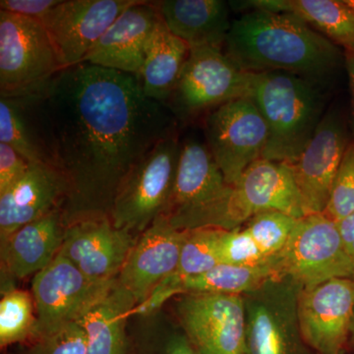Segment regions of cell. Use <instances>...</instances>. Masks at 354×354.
I'll list each match as a JSON object with an SVG mask.
<instances>
[{"label": "cell", "instance_id": "cell-1", "mask_svg": "<svg viewBox=\"0 0 354 354\" xmlns=\"http://www.w3.org/2000/svg\"><path fill=\"white\" fill-rule=\"evenodd\" d=\"M23 97L48 164L83 209H111L116 192L140 160L167 137L177 120L147 97L137 77L81 64L60 71Z\"/></svg>", "mask_w": 354, "mask_h": 354}, {"label": "cell", "instance_id": "cell-2", "mask_svg": "<svg viewBox=\"0 0 354 354\" xmlns=\"http://www.w3.org/2000/svg\"><path fill=\"white\" fill-rule=\"evenodd\" d=\"M223 51L249 73L288 72L319 84L344 64V50L301 18L264 9L232 21Z\"/></svg>", "mask_w": 354, "mask_h": 354}, {"label": "cell", "instance_id": "cell-3", "mask_svg": "<svg viewBox=\"0 0 354 354\" xmlns=\"http://www.w3.org/2000/svg\"><path fill=\"white\" fill-rule=\"evenodd\" d=\"M249 97L269 129L263 158L292 165L322 120L320 84L288 72H264L254 74Z\"/></svg>", "mask_w": 354, "mask_h": 354}, {"label": "cell", "instance_id": "cell-4", "mask_svg": "<svg viewBox=\"0 0 354 354\" xmlns=\"http://www.w3.org/2000/svg\"><path fill=\"white\" fill-rule=\"evenodd\" d=\"M268 211L283 212L295 218L305 216L291 165L261 158L230 185L227 194L198 220L194 228L232 230Z\"/></svg>", "mask_w": 354, "mask_h": 354}, {"label": "cell", "instance_id": "cell-5", "mask_svg": "<svg viewBox=\"0 0 354 354\" xmlns=\"http://www.w3.org/2000/svg\"><path fill=\"white\" fill-rule=\"evenodd\" d=\"M180 151L177 134L167 137L133 167L111 204V221L114 227L141 234L164 215L176 180Z\"/></svg>", "mask_w": 354, "mask_h": 354}, {"label": "cell", "instance_id": "cell-6", "mask_svg": "<svg viewBox=\"0 0 354 354\" xmlns=\"http://www.w3.org/2000/svg\"><path fill=\"white\" fill-rule=\"evenodd\" d=\"M64 69L41 21L0 11V97L32 94Z\"/></svg>", "mask_w": 354, "mask_h": 354}, {"label": "cell", "instance_id": "cell-7", "mask_svg": "<svg viewBox=\"0 0 354 354\" xmlns=\"http://www.w3.org/2000/svg\"><path fill=\"white\" fill-rule=\"evenodd\" d=\"M271 262L279 279L290 277L302 290L330 279H354V263L337 221L324 213L298 218L288 243Z\"/></svg>", "mask_w": 354, "mask_h": 354}, {"label": "cell", "instance_id": "cell-8", "mask_svg": "<svg viewBox=\"0 0 354 354\" xmlns=\"http://www.w3.org/2000/svg\"><path fill=\"white\" fill-rule=\"evenodd\" d=\"M253 76L221 48H192L167 106L177 120H193L227 102L249 97Z\"/></svg>", "mask_w": 354, "mask_h": 354}, {"label": "cell", "instance_id": "cell-9", "mask_svg": "<svg viewBox=\"0 0 354 354\" xmlns=\"http://www.w3.org/2000/svg\"><path fill=\"white\" fill-rule=\"evenodd\" d=\"M206 145L228 185L263 158L269 140L267 123L250 97L234 100L205 118Z\"/></svg>", "mask_w": 354, "mask_h": 354}, {"label": "cell", "instance_id": "cell-10", "mask_svg": "<svg viewBox=\"0 0 354 354\" xmlns=\"http://www.w3.org/2000/svg\"><path fill=\"white\" fill-rule=\"evenodd\" d=\"M116 279L94 281L58 254L32 279V295L37 315L34 337L41 339L70 323L80 321L109 292Z\"/></svg>", "mask_w": 354, "mask_h": 354}, {"label": "cell", "instance_id": "cell-11", "mask_svg": "<svg viewBox=\"0 0 354 354\" xmlns=\"http://www.w3.org/2000/svg\"><path fill=\"white\" fill-rule=\"evenodd\" d=\"M178 316L198 354H246L245 307L241 295H185Z\"/></svg>", "mask_w": 354, "mask_h": 354}, {"label": "cell", "instance_id": "cell-12", "mask_svg": "<svg viewBox=\"0 0 354 354\" xmlns=\"http://www.w3.org/2000/svg\"><path fill=\"white\" fill-rule=\"evenodd\" d=\"M138 0H66L41 18L64 69L86 57L114 21Z\"/></svg>", "mask_w": 354, "mask_h": 354}, {"label": "cell", "instance_id": "cell-13", "mask_svg": "<svg viewBox=\"0 0 354 354\" xmlns=\"http://www.w3.org/2000/svg\"><path fill=\"white\" fill-rule=\"evenodd\" d=\"M351 141L344 115L324 114L313 137L291 165L304 215L324 213L342 158Z\"/></svg>", "mask_w": 354, "mask_h": 354}, {"label": "cell", "instance_id": "cell-14", "mask_svg": "<svg viewBox=\"0 0 354 354\" xmlns=\"http://www.w3.org/2000/svg\"><path fill=\"white\" fill-rule=\"evenodd\" d=\"M228 188L206 144L194 139L184 141L171 199L162 216L177 230H192Z\"/></svg>", "mask_w": 354, "mask_h": 354}, {"label": "cell", "instance_id": "cell-15", "mask_svg": "<svg viewBox=\"0 0 354 354\" xmlns=\"http://www.w3.org/2000/svg\"><path fill=\"white\" fill-rule=\"evenodd\" d=\"M354 317V279H334L304 288L297 318L304 341L320 354H342L351 339Z\"/></svg>", "mask_w": 354, "mask_h": 354}, {"label": "cell", "instance_id": "cell-16", "mask_svg": "<svg viewBox=\"0 0 354 354\" xmlns=\"http://www.w3.org/2000/svg\"><path fill=\"white\" fill-rule=\"evenodd\" d=\"M184 235L185 230H177L165 216H158L139 235L118 278L134 298L136 307L165 279L176 274Z\"/></svg>", "mask_w": 354, "mask_h": 354}, {"label": "cell", "instance_id": "cell-17", "mask_svg": "<svg viewBox=\"0 0 354 354\" xmlns=\"http://www.w3.org/2000/svg\"><path fill=\"white\" fill-rule=\"evenodd\" d=\"M136 241L131 232L114 227L111 218H84L66 227L58 254L88 278L111 281L118 278Z\"/></svg>", "mask_w": 354, "mask_h": 354}, {"label": "cell", "instance_id": "cell-18", "mask_svg": "<svg viewBox=\"0 0 354 354\" xmlns=\"http://www.w3.org/2000/svg\"><path fill=\"white\" fill-rule=\"evenodd\" d=\"M160 21L155 2L138 1L127 9L86 57V64L138 78L147 46Z\"/></svg>", "mask_w": 354, "mask_h": 354}, {"label": "cell", "instance_id": "cell-19", "mask_svg": "<svg viewBox=\"0 0 354 354\" xmlns=\"http://www.w3.org/2000/svg\"><path fill=\"white\" fill-rule=\"evenodd\" d=\"M68 194V184L55 167L30 164L25 176L0 195L1 243L19 228L59 209Z\"/></svg>", "mask_w": 354, "mask_h": 354}, {"label": "cell", "instance_id": "cell-20", "mask_svg": "<svg viewBox=\"0 0 354 354\" xmlns=\"http://www.w3.org/2000/svg\"><path fill=\"white\" fill-rule=\"evenodd\" d=\"M64 213L57 209L19 228L2 242V276L6 279H22L48 267L64 243Z\"/></svg>", "mask_w": 354, "mask_h": 354}, {"label": "cell", "instance_id": "cell-21", "mask_svg": "<svg viewBox=\"0 0 354 354\" xmlns=\"http://www.w3.org/2000/svg\"><path fill=\"white\" fill-rule=\"evenodd\" d=\"M162 22L192 48L211 46L223 50L232 27L230 4L223 0L155 1Z\"/></svg>", "mask_w": 354, "mask_h": 354}, {"label": "cell", "instance_id": "cell-22", "mask_svg": "<svg viewBox=\"0 0 354 354\" xmlns=\"http://www.w3.org/2000/svg\"><path fill=\"white\" fill-rule=\"evenodd\" d=\"M189 53V46L174 36L160 18L149 41L145 62L138 77L144 94L167 106Z\"/></svg>", "mask_w": 354, "mask_h": 354}, {"label": "cell", "instance_id": "cell-23", "mask_svg": "<svg viewBox=\"0 0 354 354\" xmlns=\"http://www.w3.org/2000/svg\"><path fill=\"white\" fill-rule=\"evenodd\" d=\"M232 3L246 10L295 14L342 50H354V13L342 0H252Z\"/></svg>", "mask_w": 354, "mask_h": 354}, {"label": "cell", "instance_id": "cell-24", "mask_svg": "<svg viewBox=\"0 0 354 354\" xmlns=\"http://www.w3.org/2000/svg\"><path fill=\"white\" fill-rule=\"evenodd\" d=\"M279 279L271 259L259 266L218 264L213 269L195 276L165 279L160 285L171 297L195 293H221L241 295L263 288L270 281Z\"/></svg>", "mask_w": 354, "mask_h": 354}, {"label": "cell", "instance_id": "cell-25", "mask_svg": "<svg viewBox=\"0 0 354 354\" xmlns=\"http://www.w3.org/2000/svg\"><path fill=\"white\" fill-rule=\"evenodd\" d=\"M136 302L116 279L109 292L81 319L88 335L87 354H127L125 327Z\"/></svg>", "mask_w": 354, "mask_h": 354}, {"label": "cell", "instance_id": "cell-26", "mask_svg": "<svg viewBox=\"0 0 354 354\" xmlns=\"http://www.w3.org/2000/svg\"><path fill=\"white\" fill-rule=\"evenodd\" d=\"M0 143L10 146L30 164L50 165L38 127L23 97H0Z\"/></svg>", "mask_w": 354, "mask_h": 354}, {"label": "cell", "instance_id": "cell-27", "mask_svg": "<svg viewBox=\"0 0 354 354\" xmlns=\"http://www.w3.org/2000/svg\"><path fill=\"white\" fill-rule=\"evenodd\" d=\"M37 315L32 293L14 290L0 301V344L9 346L35 335Z\"/></svg>", "mask_w": 354, "mask_h": 354}, {"label": "cell", "instance_id": "cell-28", "mask_svg": "<svg viewBox=\"0 0 354 354\" xmlns=\"http://www.w3.org/2000/svg\"><path fill=\"white\" fill-rule=\"evenodd\" d=\"M225 230L200 227L185 230L181 246L177 277L203 274L221 264L218 246Z\"/></svg>", "mask_w": 354, "mask_h": 354}, {"label": "cell", "instance_id": "cell-29", "mask_svg": "<svg viewBox=\"0 0 354 354\" xmlns=\"http://www.w3.org/2000/svg\"><path fill=\"white\" fill-rule=\"evenodd\" d=\"M246 354H290L285 326L264 305L254 307L246 322Z\"/></svg>", "mask_w": 354, "mask_h": 354}, {"label": "cell", "instance_id": "cell-30", "mask_svg": "<svg viewBox=\"0 0 354 354\" xmlns=\"http://www.w3.org/2000/svg\"><path fill=\"white\" fill-rule=\"evenodd\" d=\"M298 218L279 211H268L254 216L243 225L268 259L283 250Z\"/></svg>", "mask_w": 354, "mask_h": 354}, {"label": "cell", "instance_id": "cell-31", "mask_svg": "<svg viewBox=\"0 0 354 354\" xmlns=\"http://www.w3.org/2000/svg\"><path fill=\"white\" fill-rule=\"evenodd\" d=\"M354 213V144L346 149L324 214L339 221Z\"/></svg>", "mask_w": 354, "mask_h": 354}, {"label": "cell", "instance_id": "cell-32", "mask_svg": "<svg viewBox=\"0 0 354 354\" xmlns=\"http://www.w3.org/2000/svg\"><path fill=\"white\" fill-rule=\"evenodd\" d=\"M221 264L234 266H259L265 264L267 257L243 227L225 230L218 246Z\"/></svg>", "mask_w": 354, "mask_h": 354}, {"label": "cell", "instance_id": "cell-33", "mask_svg": "<svg viewBox=\"0 0 354 354\" xmlns=\"http://www.w3.org/2000/svg\"><path fill=\"white\" fill-rule=\"evenodd\" d=\"M39 344V354H87V332L77 321L41 337Z\"/></svg>", "mask_w": 354, "mask_h": 354}, {"label": "cell", "instance_id": "cell-34", "mask_svg": "<svg viewBox=\"0 0 354 354\" xmlns=\"http://www.w3.org/2000/svg\"><path fill=\"white\" fill-rule=\"evenodd\" d=\"M30 162L10 146L0 143V195L18 183L29 169Z\"/></svg>", "mask_w": 354, "mask_h": 354}, {"label": "cell", "instance_id": "cell-35", "mask_svg": "<svg viewBox=\"0 0 354 354\" xmlns=\"http://www.w3.org/2000/svg\"><path fill=\"white\" fill-rule=\"evenodd\" d=\"M60 0H1L0 8L2 11L41 20Z\"/></svg>", "mask_w": 354, "mask_h": 354}, {"label": "cell", "instance_id": "cell-36", "mask_svg": "<svg viewBox=\"0 0 354 354\" xmlns=\"http://www.w3.org/2000/svg\"><path fill=\"white\" fill-rule=\"evenodd\" d=\"M337 225L344 248L354 263V213L337 221Z\"/></svg>", "mask_w": 354, "mask_h": 354}, {"label": "cell", "instance_id": "cell-37", "mask_svg": "<svg viewBox=\"0 0 354 354\" xmlns=\"http://www.w3.org/2000/svg\"><path fill=\"white\" fill-rule=\"evenodd\" d=\"M344 66L348 72L349 91H351V132H353V143L354 144V50L344 51Z\"/></svg>", "mask_w": 354, "mask_h": 354}, {"label": "cell", "instance_id": "cell-38", "mask_svg": "<svg viewBox=\"0 0 354 354\" xmlns=\"http://www.w3.org/2000/svg\"><path fill=\"white\" fill-rule=\"evenodd\" d=\"M167 354H198L191 346L187 337H176L172 339L167 348Z\"/></svg>", "mask_w": 354, "mask_h": 354}, {"label": "cell", "instance_id": "cell-39", "mask_svg": "<svg viewBox=\"0 0 354 354\" xmlns=\"http://www.w3.org/2000/svg\"><path fill=\"white\" fill-rule=\"evenodd\" d=\"M342 2L354 13V0H342Z\"/></svg>", "mask_w": 354, "mask_h": 354}, {"label": "cell", "instance_id": "cell-40", "mask_svg": "<svg viewBox=\"0 0 354 354\" xmlns=\"http://www.w3.org/2000/svg\"><path fill=\"white\" fill-rule=\"evenodd\" d=\"M351 341H353V342L354 344V317H353V325H351Z\"/></svg>", "mask_w": 354, "mask_h": 354}]
</instances>
